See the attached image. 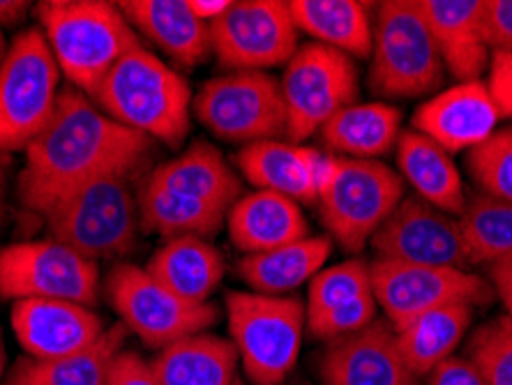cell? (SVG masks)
<instances>
[{
  "label": "cell",
  "instance_id": "obj_1",
  "mask_svg": "<svg viewBox=\"0 0 512 385\" xmlns=\"http://www.w3.org/2000/svg\"><path fill=\"white\" fill-rule=\"evenodd\" d=\"M153 141L111 120L97 104L65 88L47 130L30 143L19 173V199L44 215L63 196L109 173H134Z\"/></svg>",
  "mask_w": 512,
  "mask_h": 385
},
{
  "label": "cell",
  "instance_id": "obj_2",
  "mask_svg": "<svg viewBox=\"0 0 512 385\" xmlns=\"http://www.w3.org/2000/svg\"><path fill=\"white\" fill-rule=\"evenodd\" d=\"M35 7L60 72L90 100L120 60L141 47L137 30L114 3L44 0Z\"/></svg>",
  "mask_w": 512,
  "mask_h": 385
},
{
  "label": "cell",
  "instance_id": "obj_3",
  "mask_svg": "<svg viewBox=\"0 0 512 385\" xmlns=\"http://www.w3.org/2000/svg\"><path fill=\"white\" fill-rule=\"evenodd\" d=\"M93 102L118 125L171 148L190 132V86L143 44L107 74Z\"/></svg>",
  "mask_w": 512,
  "mask_h": 385
},
{
  "label": "cell",
  "instance_id": "obj_4",
  "mask_svg": "<svg viewBox=\"0 0 512 385\" xmlns=\"http://www.w3.org/2000/svg\"><path fill=\"white\" fill-rule=\"evenodd\" d=\"M402 199V176L383 162L321 157L316 206L330 236L349 252L356 254L372 243Z\"/></svg>",
  "mask_w": 512,
  "mask_h": 385
},
{
  "label": "cell",
  "instance_id": "obj_5",
  "mask_svg": "<svg viewBox=\"0 0 512 385\" xmlns=\"http://www.w3.org/2000/svg\"><path fill=\"white\" fill-rule=\"evenodd\" d=\"M130 176L109 173L63 196L42 215L49 238L93 261L130 252L141 229L139 194Z\"/></svg>",
  "mask_w": 512,
  "mask_h": 385
},
{
  "label": "cell",
  "instance_id": "obj_6",
  "mask_svg": "<svg viewBox=\"0 0 512 385\" xmlns=\"http://www.w3.org/2000/svg\"><path fill=\"white\" fill-rule=\"evenodd\" d=\"M231 344L243 362L247 383L282 385L296 367L307 326V307L298 298L227 293Z\"/></svg>",
  "mask_w": 512,
  "mask_h": 385
},
{
  "label": "cell",
  "instance_id": "obj_7",
  "mask_svg": "<svg viewBox=\"0 0 512 385\" xmlns=\"http://www.w3.org/2000/svg\"><path fill=\"white\" fill-rule=\"evenodd\" d=\"M370 63L367 81L383 100H411L441 86L446 65L416 0L376 5Z\"/></svg>",
  "mask_w": 512,
  "mask_h": 385
},
{
  "label": "cell",
  "instance_id": "obj_8",
  "mask_svg": "<svg viewBox=\"0 0 512 385\" xmlns=\"http://www.w3.org/2000/svg\"><path fill=\"white\" fill-rule=\"evenodd\" d=\"M60 67L40 28L24 30L0 63V153L28 150L60 100Z\"/></svg>",
  "mask_w": 512,
  "mask_h": 385
},
{
  "label": "cell",
  "instance_id": "obj_9",
  "mask_svg": "<svg viewBox=\"0 0 512 385\" xmlns=\"http://www.w3.org/2000/svg\"><path fill=\"white\" fill-rule=\"evenodd\" d=\"M192 107L208 132L229 143H243V148L286 137L282 83L268 72H229L210 79Z\"/></svg>",
  "mask_w": 512,
  "mask_h": 385
},
{
  "label": "cell",
  "instance_id": "obj_10",
  "mask_svg": "<svg viewBox=\"0 0 512 385\" xmlns=\"http://www.w3.org/2000/svg\"><path fill=\"white\" fill-rule=\"evenodd\" d=\"M286 137L293 143L321 132L330 118L358 100V67L342 51L305 44L286 63L282 77Z\"/></svg>",
  "mask_w": 512,
  "mask_h": 385
},
{
  "label": "cell",
  "instance_id": "obj_11",
  "mask_svg": "<svg viewBox=\"0 0 512 385\" xmlns=\"http://www.w3.org/2000/svg\"><path fill=\"white\" fill-rule=\"evenodd\" d=\"M100 266L58 240H30L0 252V298L67 300L93 307L100 300Z\"/></svg>",
  "mask_w": 512,
  "mask_h": 385
},
{
  "label": "cell",
  "instance_id": "obj_12",
  "mask_svg": "<svg viewBox=\"0 0 512 385\" xmlns=\"http://www.w3.org/2000/svg\"><path fill=\"white\" fill-rule=\"evenodd\" d=\"M107 296L123 326L157 351L187 335L206 332L217 321L215 305L187 303L134 263H120L111 270Z\"/></svg>",
  "mask_w": 512,
  "mask_h": 385
},
{
  "label": "cell",
  "instance_id": "obj_13",
  "mask_svg": "<svg viewBox=\"0 0 512 385\" xmlns=\"http://www.w3.org/2000/svg\"><path fill=\"white\" fill-rule=\"evenodd\" d=\"M210 47L229 72H266L296 56L298 28L284 0H233L210 24Z\"/></svg>",
  "mask_w": 512,
  "mask_h": 385
},
{
  "label": "cell",
  "instance_id": "obj_14",
  "mask_svg": "<svg viewBox=\"0 0 512 385\" xmlns=\"http://www.w3.org/2000/svg\"><path fill=\"white\" fill-rule=\"evenodd\" d=\"M370 266L374 298L383 307L395 332L432 309L455 303L476 307L487 303L494 293L485 279L469 270L409 266V263L381 259Z\"/></svg>",
  "mask_w": 512,
  "mask_h": 385
},
{
  "label": "cell",
  "instance_id": "obj_15",
  "mask_svg": "<svg viewBox=\"0 0 512 385\" xmlns=\"http://www.w3.org/2000/svg\"><path fill=\"white\" fill-rule=\"evenodd\" d=\"M372 247L381 261L457 270L471 266L459 217L429 206L416 194L399 201L374 233Z\"/></svg>",
  "mask_w": 512,
  "mask_h": 385
},
{
  "label": "cell",
  "instance_id": "obj_16",
  "mask_svg": "<svg viewBox=\"0 0 512 385\" xmlns=\"http://www.w3.org/2000/svg\"><path fill=\"white\" fill-rule=\"evenodd\" d=\"M12 330L26 356L56 360L86 351L102 339L107 326L93 309L67 300H17Z\"/></svg>",
  "mask_w": 512,
  "mask_h": 385
},
{
  "label": "cell",
  "instance_id": "obj_17",
  "mask_svg": "<svg viewBox=\"0 0 512 385\" xmlns=\"http://www.w3.org/2000/svg\"><path fill=\"white\" fill-rule=\"evenodd\" d=\"M319 374L323 385H423L399 353L395 330L383 321L328 342Z\"/></svg>",
  "mask_w": 512,
  "mask_h": 385
},
{
  "label": "cell",
  "instance_id": "obj_18",
  "mask_svg": "<svg viewBox=\"0 0 512 385\" xmlns=\"http://www.w3.org/2000/svg\"><path fill=\"white\" fill-rule=\"evenodd\" d=\"M501 113L485 81H466L434 95L413 113V130L446 153L473 150L492 137Z\"/></svg>",
  "mask_w": 512,
  "mask_h": 385
},
{
  "label": "cell",
  "instance_id": "obj_19",
  "mask_svg": "<svg viewBox=\"0 0 512 385\" xmlns=\"http://www.w3.org/2000/svg\"><path fill=\"white\" fill-rule=\"evenodd\" d=\"M443 65L459 83L480 81L489 67V51L483 33L485 0H416Z\"/></svg>",
  "mask_w": 512,
  "mask_h": 385
},
{
  "label": "cell",
  "instance_id": "obj_20",
  "mask_svg": "<svg viewBox=\"0 0 512 385\" xmlns=\"http://www.w3.org/2000/svg\"><path fill=\"white\" fill-rule=\"evenodd\" d=\"M125 19L150 44L180 67H197L210 54V26L201 21L187 0H123Z\"/></svg>",
  "mask_w": 512,
  "mask_h": 385
},
{
  "label": "cell",
  "instance_id": "obj_21",
  "mask_svg": "<svg viewBox=\"0 0 512 385\" xmlns=\"http://www.w3.org/2000/svg\"><path fill=\"white\" fill-rule=\"evenodd\" d=\"M319 150L286 141H259L240 148L238 169L261 192L289 196L300 206L319 201Z\"/></svg>",
  "mask_w": 512,
  "mask_h": 385
},
{
  "label": "cell",
  "instance_id": "obj_22",
  "mask_svg": "<svg viewBox=\"0 0 512 385\" xmlns=\"http://www.w3.org/2000/svg\"><path fill=\"white\" fill-rule=\"evenodd\" d=\"M231 243L245 256L270 252L310 236L303 208L289 196L256 190L243 194L227 213Z\"/></svg>",
  "mask_w": 512,
  "mask_h": 385
},
{
  "label": "cell",
  "instance_id": "obj_23",
  "mask_svg": "<svg viewBox=\"0 0 512 385\" xmlns=\"http://www.w3.org/2000/svg\"><path fill=\"white\" fill-rule=\"evenodd\" d=\"M395 157L399 176H404L418 199L448 215L459 217L464 213L466 192L453 155L425 134L404 130L399 134Z\"/></svg>",
  "mask_w": 512,
  "mask_h": 385
},
{
  "label": "cell",
  "instance_id": "obj_24",
  "mask_svg": "<svg viewBox=\"0 0 512 385\" xmlns=\"http://www.w3.org/2000/svg\"><path fill=\"white\" fill-rule=\"evenodd\" d=\"M146 270L178 298L203 305L222 282L224 256L206 238H173L150 256Z\"/></svg>",
  "mask_w": 512,
  "mask_h": 385
},
{
  "label": "cell",
  "instance_id": "obj_25",
  "mask_svg": "<svg viewBox=\"0 0 512 385\" xmlns=\"http://www.w3.org/2000/svg\"><path fill=\"white\" fill-rule=\"evenodd\" d=\"M150 185L192 196L229 210L243 192L240 178L227 160L206 141L192 143L183 155L173 157L150 173Z\"/></svg>",
  "mask_w": 512,
  "mask_h": 385
},
{
  "label": "cell",
  "instance_id": "obj_26",
  "mask_svg": "<svg viewBox=\"0 0 512 385\" xmlns=\"http://www.w3.org/2000/svg\"><path fill=\"white\" fill-rule=\"evenodd\" d=\"M298 33L349 58H370L374 21L370 5L358 0H289Z\"/></svg>",
  "mask_w": 512,
  "mask_h": 385
},
{
  "label": "cell",
  "instance_id": "obj_27",
  "mask_svg": "<svg viewBox=\"0 0 512 385\" xmlns=\"http://www.w3.org/2000/svg\"><path fill=\"white\" fill-rule=\"evenodd\" d=\"M402 134V111L388 102L351 104L330 118L321 139L330 153L349 160H379L397 148Z\"/></svg>",
  "mask_w": 512,
  "mask_h": 385
},
{
  "label": "cell",
  "instance_id": "obj_28",
  "mask_svg": "<svg viewBox=\"0 0 512 385\" xmlns=\"http://www.w3.org/2000/svg\"><path fill=\"white\" fill-rule=\"evenodd\" d=\"M162 385H233L238 351L231 339L197 332L160 349L150 360Z\"/></svg>",
  "mask_w": 512,
  "mask_h": 385
},
{
  "label": "cell",
  "instance_id": "obj_29",
  "mask_svg": "<svg viewBox=\"0 0 512 385\" xmlns=\"http://www.w3.org/2000/svg\"><path fill=\"white\" fill-rule=\"evenodd\" d=\"M330 252L333 240L328 236H307L280 249L243 256L238 275L254 293L284 296L305 282H312L326 266Z\"/></svg>",
  "mask_w": 512,
  "mask_h": 385
},
{
  "label": "cell",
  "instance_id": "obj_30",
  "mask_svg": "<svg viewBox=\"0 0 512 385\" xmlns=\"http://www.w3.org/2000/svg\"><path fill=\"white\" fill-rule=\"evenodd\" d=\"M125 326H111L97 344L56 360L19 358L5 372L3 385H109L111 365L125 344Z\"/></svg>",
  "mask_w": 512,
  "mask_h": 385
},
{
  "label": "cell",
  "instance_id": "obj_31",
  "mask_svg": "<svg viewBox=\"0 0 512 385\" xmlns=\"http://www.w3.org/2000/svg\"><path fill=\"white\" fill-rule=\"evenodd\" d=\"M473 309L466 303L432 309L395 332L397 349L418 379H427L441 362L453 358L471 326Z\"/></svg>",
  "mask_w": 512,
  "mask_h": 385
},
{
  "label": "cell",
  "instance_id": "obj_32",
  "mask_svg": "<svg viewBox=\"0 0 512 385\" xmlns=\"http://www.w3.org/2000/svg\"><path fill=\"white\" fill-rule=\"evenodd\" d=\"M229 210L192 196L146 183L139 192L141 229L173 240L185 236L210 238L227 220Z\"/></svg>",
  "mask_w": 512,
  "mask_h": 385
},
{
  "label": "cell",
  "instance_id": "obj_33",
  "mask_svg": "<svg viewBox=\"0 0 512 385\" xmlns=\"http://www.w3.org/2000/svg\"><path fill=\"white\" fill-rule=\"evenodd\" d=\"M459 226L471 266H494L512 259V203L480 192L471 194L459 215Z\"/></svg>",
  "mask_w": 512,
  "mask_h": 385
},
{
  "label": "cell",
  "instance_id": "obj_34",
  "mask_svg": "<svg viewBox=\"0 0 512 385\" xmlns=\"http://www.w3.org/2000/svg\"><path fill=\"white\" fill-rule=\"evenodd\" d=\"M365 293H372V266L367 261L349 259L333 268H323L312 279L307 293V319L351 303Z\"/></svg>",
  "mask_w": 512,
  "mask_h": 385
},
{
  "label": "cell",
  "instance_id": "obj_35",
  "mask_svg": "<svg viewBox=\"0 0 512 385\" xmlns=\"http://www.w3.org/2000/svg\"><path fill=\"white\" fill-rule=\"evenodd\" d=\"M466 166L480 194L512 203V127L496 130L483 146L469 150Z\"/></svg>",
  "mask_w": 512,
  "mask_h": 385
},
{
  "label": "cell",
  "instance_id": "obj_36",
  "mask_svg": "<svg viewBox=\"0 0 512 385\" xmlns=\"http://www.w3.org/2000/svg\"><path fill=\"white\" fill-rule=\"evenodd\" d=\"M469 360L487 385H512V319L501 316L478 328L469 346Z\"/></svg>",
  "mask_w": 512,
  "mask_h": 385
},
{
  "label": "cell",
  "instance_id": "obj_37",
  "mask_svg": "<svg viewBox=\"0 0 512 385\" xmlns=\"http://www.w3.org/2000/svg\"><path fill=\"white\" fill-rule=\"evenodd\" d=\"M376 303L374 291L365 293L351 303H344L340 307L330 309V312L314 316V319H307V328H310L316 339H323V342H333V339H340L346 335H353V332L363 330L376 321Z\"/></svg>",
  "mask_w": 512,
  "mask_h": 385
},
{
  "label": "cell",
  "instance_id": "obj_38",
  "mask_svg": "<svg viewBox=\"0 0 512 385\" xmlns=\"http://www.w3.org/2000/svg\"><path fill=\"white\" fill-rule=\"evenodd\" d=\"M483 33L492 54H512V0H485Z\"/></svg>",
  "mask_w": 512,
  "mask_h": 385
},
{
  "label": "cell",
  "instance_id": "obj_39",
  "mask_svg": "<svg viewBox=\"0 0 512 385\" xmlns=\"http://www.w3.org/2000/svg\"><path fill=\"white\" fill-rule=\"evenodd\" d=\"M109 385H162L153 365L134 351H120L109 372Z\"/></svg>",
  "mask_w": 512,
  "mask_h": 385
},
{
  "label": "cell",
  "instance_id": "obj_40",
  "mask_svg": "<svg viewBox=\"0 0 512 385\" xmlns=\"http://www.w3.org/2000/svg\"><path fill=\"white\" fill-rule=\"evenodd\" d=\"M487 70L489 95L499 107L501 118H512V54H492Z\"/></svg>",
  "mask_w": 512,
  "mask_h": 385
},
{
  "label": "cell",
  "instance_id": "obj_41",
  "mask_svg": "<svg viewBox=\"0 0 512 385\" xmlns=\"http://www.w3.org/2000/svg\"><path fill=\"white\" fill-rule=\"evenodd\" d=\"M429 385H487L469 358H448L427 376Z\"/></svg>",
  "mask_w": 512,
  "mask_h": 385
},
{
  "label": "cell",
  "instance_id": "obj_42",
  "mask_svg": "<svg viewBox=\"0 0 512 385\" xmlns=\"http://www.w3.org/2000/svg\"><path fill=\"white\" fill-rule=\"evenodd\" d=\"M489 282H492V291L499 296L512 319V259L489 266Z\"/></svg>",
  "mask_w": 512,
  "mask_h": 385
},
{
  "label": "cell",
  "instance_id": "obj_43",
  "mask_svg": "<svg viewBox=\"0 0 512 385\" xmlns=\"http://www.w3.org/2000/svg\"><path fill=\"white\" fill-rule=\"evenodd\" d=\"M187 3H190L192 12L197 14L201 21H206V24L210 26V24H213V21L220 19L222 14L229 10L233 0H187Z\"/></svg>",
  "mask_w": 512,
  "mask_h": 385
},
{
  "label": "cell",
  "instance_id": "obj_44",
  "mask_svg": "<svg viewBox=\"0 0 512 385\" xmlns=\"http://www.w3.org/2000/svg\"><path fill=\"white\" fill-rule=\"evenodd\" d=\"M30 3H17V0H0V28L17 26L24 21Z\"/></svg>",
  "mask_w": 512,
  "mask_h": 385
},
{
  "label": "cell",
  "instance_id": "obj_45",
  "mask_svg": "<svg viewBox=\"0 0 512 385\" xmlns=\"http://www.w3.org/2000/svg\"><path fill=\"white\" fill-rule=\"evenodd\" d=\"M7 173H10V155L0 153V224L7 213Z\"/></svg>",
  "mask_w": 512,
  "mask_h": 385
},
{
  "label": "cell",
  "instance_id": "obj_46",
  "mask_svg": "<svg viewBox=\"0 0 512 385\" xmlns=\"http://www.w3.org/2000/svg\"><path fill=\"white\" fill-rule=\"evenodd\" d=\"M5 379V344L3 339H0V385H3Z\"/></svg>",
  "mask_w": 512,
  "mask_h": 385
},
{
  "label": "cell",
  "instance_id": "obj_47",
  "mask_svg": "<svg viewBox=\"0 0 512 385\" xmlns=\"http://www.w3.org/2000/svg\"><path fill=\"white\" fill-rule=\"evenodd\" d=\"M5 37H3V30H0V63H3V58H5Z\"/></svg>",
  "mask_w": 512,
  "mask_h": 385
},
{
  "label": "cell",
  "instance_id": "obj_48",
  "mask_svg": "<svg viewBox=\"0 0 512 385\" xmlns=\"http://www.w3.org/2000/svg\"><path fill=\"white\" fill-rule=\"evenodd\" d=\"M233 385H250V383H247L245 379H240V376H238V379H236V383H233Z\"/></svg>",
  "mask_w": 512,
  "mask_h": 385
},
{
  "label": "cell",
  "instance_id": "obj_49",
  "mask_svg": "<svg viewBox=\"0 0 512 385\" xmlns=\"http://www.w3.org/2000/svg\"><path fill=\"white\" fill-rule=\"evenodd\" d=\"M300 385H305V383H300Z\"/></svg>",
  "mask_w": 512,
  "mask_h": 385
}]
</instances>
